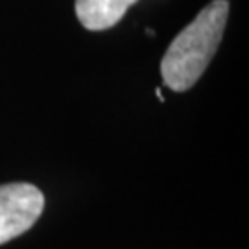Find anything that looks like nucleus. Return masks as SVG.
<instances>
[{
    "label": "nucleus",
    "instance_id": "nucleus-1",
    "mask_svg": "<svg viewBox=\"0 0 249 249\" xmlns=\"http://www.w3.org/2000/svg\"><path fill=\"white\" fill-rule=\"evenodd\" d=\"M227 17L229 2L214 0L174 39L160 61L164 85L185 92L197 83L220 46Z\"/></svg>",
    "mask_w": 249,
    "mask_h": 249
},
{
    "label": "nucleus",
    "instance_id": "nucleus-2",
    "mask_svg": "<svg viewBox=\"0 0 249 249\" xmlns=\"http://www.w3.org/2000/svg\"><path fill=\"white\" fill-rule=\"evenodd\" d=\"M45 209V196L28 183L0 187V244L17 238L39 220Z\"/></svg>",
    "mask_w": 249,
    "mask_h": 249
},
{
    "label": "nucleus",
    "instance_id": "nucleus-3",
    "mask_svg": "<svg viewBox=\"0 0 249 249\" xmlns=\"http://www.w3.org/2000/svg\"><path fill=\"white\" fill-rule=\"evenodd\" d=\"M137 0H76V15L83 28L102 32L113 28Z\"/></svg>",
    "mask_w": 249,
    "mask_h": 249
}]
</instances>
